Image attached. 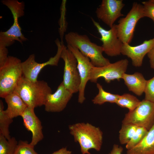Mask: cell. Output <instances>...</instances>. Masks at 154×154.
<instances>
[{"label":"cell","mask_w":154,"mask_h":154,"mask_svg":"<svg viewBox=\"0 0 154 154\" xmlns=\"http://www.w3.org/2000/svg\"><path fill=\"white\" fill-rule=\"evenodd\" d=\"M128 63V60L125 59L102 67L93 66L91 71L89 81L96 83L100 78H103L108 83L115 80L119 81L126 72Z\"/></svg>","instance_id":"30bf717a"},{"label":"cell","mask_w":154,"mask_h":154,"mask_svg":"<svg viewBox=\"0 0 154 154\" xmlns=\"http://www.w3.org/2000/svg\"><path fill=\"white\" fill-rule=\"evenodd\" d=\"M67 47L72 52L77 61V68L80 79L78 101L82 104L85 100V89L90 80L91 69L94 66L89 58L83 55L77 48L69 45H67Z\"/></svg>","instance_id":"7c38bea8"},{"label":"cell","mask_w":154,"mask_h":154,"mask_svg":"<svg viewBox=\"0 0 154 154\" xmlns=\"http://www.w3.org/2000/svg\"><path fill=\"white\" fill-rule=\"evenodd\" d=\"M21 60L8 56L4 65L0 68V97L4 98L13 92L22 77Z\"/></svg>","instance_id":"5b68a950"},{"label":"cell","mask_w":154,"mask_h":154,"mask_svg":"<svg viewBox=\"0 0 154 154\" xmlns=\"http://www.w3.org/2000/svg\"><path fill=\"white\" fill-rule=\"evenodd\" d=\"M154 47V37L145 40L142 43L136 46H131L127 43L123 44L121 54L130 58L133 66L139 67L142 65L145 56Z\"/></svg>","instance_id":"9a60e30c"},{"label":"cell","mask_w":154,"mask_h":154,"mask_svg":"<svg viewBox=\"0 0 154 154\" xmlns=\"http://www.w3.org/2000/svg\"><path fill=\"white\" fill-rule=\"evenodd\" d=\"M91 20L101 35L100 40L102 42L103 51L108 56H116L121 54L123 43L117 36L116 25L114 24L109 30L103 28L92 18Z\"/></svg>","instance_id":"8fae6325"},{"label":"cell","mask_w":154,"mask_h":154,"mask_svg":"<svg viewBox=\"0 0 154 154\" xmlns=\"http://www.w3.org/2000/svg\"><path fill=\"white\" fill-rule=\"evenodd\" d=\"M96 86L98 90V93L92 100L93 104L99 105L107 102L116 104L120 95L112 94L105 91L102 86L98 83L97 84Z\"/></svg>","instance_id":"ffe728a7"},{"label":"cell","mask_w":154,"mask_h":154,"mask_svg":"<svg viewBox=\"0 0 154 154\" xmlns=\"http://www.w3.org/2000/svg\"><path fill=\"white\" fill-rule=\"evenodd\" d=\"M65 38L67 45L77 48L89 58L94 66L102 67L110 63L109 60L103 56L102 46L91 42L87 35L70 32L65 35Z\"/></svg>","instance_id":"3957f363"},{"label":"cell","mask_w":154,"mask_h":154,"mask_svg":"<svg viewBox=\"0 0 154 154\" xmlns=\"http://www.w3.org/2000/svg\"><path fill=\"white\" fill-rule=\"evenodd\" d=\"M52 154H72V152L68 150L66 147H62Z\"/></svg>","instance_id":"1f68e13d"},{"label":"cell","mask_w":154,"mask_h":154,"mask_svg":"<svg viewBox=\"0 0 154 154\" xmlns=\"http://www.w3.org/2000/svg\"><path fill=\"white\" fill-rule=\"evenodd\" d=\"M147 56L151 68L154 69V47L147 53Z\"/></svg>","instance_id":"4dcf8cb0"},{"label":"cell","mask_w":154,"mask_h":154,"mask_svg":"<svg viewBox=\"0 0 154 154\" xmlns=\"http://www.w3.org/2000/svg\"><path fill=\"white\" fill-rule=\"evenodd\" d=\"M123 148L117 144H114L110 152L108 154H122Z\"/></svg>","instance_id":"f546056e"},{"label":"cell","mask_w":154,"mask_h":154,"mask_svg":"<svg viewBox=\"0 0 154 154\" xmlns=\"http://www.w3.org/2000/svg\"><path fill=\"white\" fill-rule=\"evenodd\" d=\"M144 93V99L154 103V76L147 80Z\"/></svg>","instance_id":"4316f807"},{"label":"cell","mask_w":154,"mask_h":154,"mask_svg":"<svg viewBox=\"0 0 154 154\" xmlns=\"http://www.w3.org/2000/svg\"><path fill=\"white\" fill-rule=\"evenodd\" d=\"M125 5L122 0H103L96 11L97 17L110 28L119 17Z\"/></svg>","instance_id":"4fadbf2b"},{"label":"cell","mask_w":154,"mask_h":154,"mask_svg":"<svg viewBox=\"0 0 154 154\" xmlns=\"http://www.w3.org/2000/svg\"><path fill=\"white\" fill-rule=\"evenodd\" d=\"M148 131L145 128L138 127L130 140L126 145V148L129 150L137 145L146 135Z\"/></svg>","instance_id":"d4e9b609"},{"label":"cell","mask_w":154,"mask_h":154,"mask_svg":"<svg viewBox=\"0 0 154 154\" xmlns=\"http://www.w3.org/2000/svg\"><path fill=\"white\" fill-rule=\"evenodd\" d=\"M8 50L7 47L0 44V68L5 62L8 56Z\"/></svg>","instance_id":"f1b7e54d"},{"label":"cell","mask_w":154,"mask_h":154,"mask_svg":"<svg viewBox=\"0 0 154 154\" xmlns=\"http://www.w3.org/2000/svg\"><path fill=\"white\" fill-rule=\"evenodd\" d=\"M145 17L151 19L154 23V3L150 0L142 2Z\"/></svg>","instance_id":"83f0119b"},{"label":"cell","mask_w":154,"mask_h":154,"mask_svg":"<svg viewBox=\"0 0 154 154\" xmlns=\"http://www.w3.org/2000/svg\"><path fill=\"white\" fill-rule=\"evenodd\" d=\"M1 2L11 11L13 18V23L8 30L0 32V44L7 47L13 44L15 40L22 44L27 39L21 32L18 19L24 15V3L17 0H4Z\"/></svg>","instance_id":"277c9868"},{"label":"cell","mask_w":154,"mask_h":154,"mask_svg":"<svg viewBox=\"0 0 154 154\" xmlns=\"http://www.w3.org/2000/svg\"><path fill=\"white\" fill-rule=\"evenodd\" d=\"M144 17L142 5L134 2L126 16L120 18L116 25L117 37L123 44L131 43L137 23Z\"/></svg>","instance_id":"8992f818"},{"label":"cell","mask_w":154,"mask_h":154,"mask_svg":"<svg viewBox=\"0 0 154 154\" xmlns=\"http://www.w3.org/2000/svg\"><path fill=\"white\" fill-rule=\"evenodd\" d=\"M18 143L15 137L7 139L0 133V154H13Z\"/></svg>","instance_id":"603a6c76"},{"label":"cell","mask_w":154,"mask_h":154,"mask_svg":"<svg viewBox=\"0 0 154 154\" xmlns=\"http://www.w3.org/2000/svg\"><path fill=\"white\" fill-rule=\"evenodd\" d=\"M7 105L5 112L10 118L21 116L28 107L20 97L13 91L4 98Z\"/></svg>","instance_id":"e0dca14e"},{"label":"cell","mask_w":154,"mask_h":154,"mask_svg":"<svg viewBox=\"0 0 154 154\" xmlns=\"http://www.w3.org/2000/svg\"><path fill=\"white\" fill-rule=\"evenodd\" d=\"M127 154H154V124L142 140Z\"/></svg>","instance_id":"d6986e66"},{"label":"cell","mask_w":154,"mask_h":154,"mask_svg":"<svg viewBox=\"0 0 154 154\" xmlns=\"http://www.w3.org/2000/svg\"><path fill=\"white\" fill-rule=\"evenodd\" d=\"M137 127L130 124H122L119 131V139L120 143L126 145L131 139Z\"/></svg>","instance_id":"cb8c5ba5"},{"label":"cell","mask_w":154,"mask_h":154,"mask_svg":"<svg viewBox=\"0 0 154 154\" xmlns=\"http://www.w3.org/2000/svg\"><path fill=\"white\" fill-rule=\"evenodd\" d=\"M60 58L64 62L63 81L65 87L72 94L78 92L80 78L77 68V61L71 51L64 46Z\"/></svg>","instance_id":"ba28073f"},{"label":"cell","mask_w":154,"mask_h":154,"mask_svg":"<svg viewBox=\"0 0 154 154\" xmlns=\"http://www.w3.org/2000/svg\"><path fill=\"white\" fill-rule=\"evenodd\" d=\"M150 1L154 3V0H150Z\"/></svg>","instance_id":"d6a6232c"},{"label":"cell","mask_w":154,"mask_h":154,"mask_svg":"<svg viewBox=\"0 0 154 154\" xmlns=\"http://www.w3.org/2000/svg\"><path fill=\"white\" fill-rule=\"evenodd\" d=\"M122 124H130L149 130L154 124V103L145 99L125 115Z\"/></svg>","instance_id":"52a82bcc"},{"label":"cell","mask_w":154,"mask_h":154,"mask_svg":"<svg viewBox=\"0 0 154 154\" xmlns=\"http://www.w3.org/2000/svg\"><path fill=\"white\" fill-rule=\"evenodd\" d=\"M13 119L6 114L4 110V105L2 101L0 100V133L2 134L7 139L11 137L10 135L9 127L13 122Z\"/></svg>","instance_id":"7402d4cb"},{"label":"cell","mask_w":154,"mask_h":154,"mask_svg":"<svg viewBox=\"0 0 154 154\" xmlns=\"http://www.w3.org/2000/svg\"><path fill=\"white\" fill-rule=\"evenodd\" d=\"M34 109L27 107L21 116L26 128L32 133L30 143L35 146L43 139L42 127L41 122L36 115Z\"/></svg>","instance_id":"2e32d148"},{"label":"cell","mask_w":154,"mask_h":154,"mask_svg":"<svg viewBox=\"0 0 154 154\" xmlns=\"http://www.w3.org/2000/svg\"><path fill=\"white\" fill-rule=\"evenodd\" d=\"M13 91L20 97L28 107L34 109L44 105L47 96L52 93L51 88L45 81L33 82L23 76Z\"/></svg>","instance_id":"6da1fadb"},{"label":"cell","mask_w":154,"mask_h":154,"mask_svg":"<svg viewBox=\"0 0 154 154\" xmlns=\"http://www.w3.org/2000/svg\"><path fill=\"white\" fill-rule=\"evenodd\" d=\"M55 43L57 47V53L55 56L50 58L48 61L42 63H38L35 60V54H32L25 61L21 62L23 77L30 81L35 82L38 80L39 73L45 66L48 65L58 66L62 51L64 45L58 39L56 40Z\"/></svg>","instance_id":"9c48e42d"},{"label":"cell","mask_w":154,"mask_h":154,"mask_svg":"<svg viewBox=\"0 0 154 154\" xmlns=\"http://www.w3.org/2000/svg\"><path fill=\"white\" fill-rule=\"evenodd\" d=\"M70 134L80 147L82 154H91L90 149L100 151L103 143V133L99 127L88 123H78L69 126Z\"/></svg>","instance_id":"7a4b0ae2"},{"label":"cell","mask_w":154,"mask_h":154,"mask_svg":"<svg viewBox=\"0 0 154 154\" xmlns=\"http://www.w3.org/2000/svg\"><path fill=\"white\" fill-rule=\"evenodd\" d=\"M73 94L64 86L62 82L53 94L47 96L44 106L48 112H60L63 110L71 99Z\"/></svg>","instance_id":"5bb4252c"},{"label":"cell","mask_w":154,"mask_h":154,"mask_svg":"<svg viewBox=\"0 0 154 154\" xmlns=\"http://www.w3.org/2000/svg\"><path fill=\"white\" fill-rule=\"evenodd\" d=\"M141 101L135 96L125 93L120 95L116 104L120 107L127 108L131 112L138 106Z\"/></svg>","instance_id":"44dd1931"},{"label":"cell","mask_w":154,"mask_h":154,"mask_svg":"<svg viewBox=\"0 0 154 154\" xmlns=\"http://www.w3.org/2000/svg\"><path fill=\"white\" fill-rule=\"evenodd\" d=\"M34 147L27 141L20 140L13 154H38Z\"/></svg>","instance_id":"484cf974"},{"label":"cell","mask_w":154,"mask_h":154,"mask_svg":"<svg viewBox=\"0 0 154 154\" xmlns=\"http://www.w3.org/2000/svg\"><path fill=\"white\" fill-rule=\"evenodd\" d=\"M122 79L129 90L137 96H141L144 92L147 80L141 73L138 72L133 74L125 73Z\"/></svg>","instance_id":"ac0fdd59"}]
</instances>
